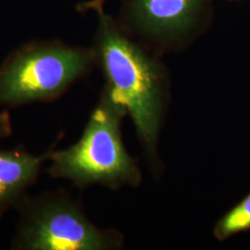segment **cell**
<instances>
[{"mask_svg":"<svg viewBox=\"0 0 250 250\" xmlns=\"http://www.w3.org/2000/svg\"><path fill=\"white\" fill-rule=\"evenodd\" d=\"M96 62L94 47L60 41L22 45L0 66V109L59 99Z\"/></svg>","mask_w":250,"mask_h":250,"instance_id":"obj_3","label":"cell"},{"mask_svg":"<svg viewBox=\"0 0 250 250\" xmlns=\"http://www.w3.org/2000/svg\"><path fill=\"white\" fill-rule=\"evenodd\" d=\"M12 133V125L9 111L0 109V138L8 137Z\"/></svg>","mask_w":250,"mask_h":250,"instance_id":"obj_8","label":"cell"},{"mask_svg":"<svg viewBox=\"0 0 250 250\" xmlns=\"http://www.w3.org/2000/svg\"><path fill=\"white\" fill-rule=\"evenodd\" d=\"M107 0H89L79 4L77 6V10L80 12H84L88 10H94L99 14L104 12V5Z\"/></svg>","mask_w":250,"mask_h":250,"instance_id":"obj_9","label":"cell"},{"mask_svg":"<svg viewBox=\"0 0 250 250\" xmlns=\"http://www.w3.org/2000/svg\"><path fill=\"white\" fill-rule=\"evenodd\" d=\"M250 230V193L216 224L214 235L224 241L236 233Z\"/></svg>","mask_w":250,"mask_h":250,"instance_id":"obj_7","label":"cell"},{"mask_svg":"<svg viewBox=\"0 0 250 250\" xmlns=\"http://www.w3.org/2000/svg\"><path fill=\"white\" fill-rule=\"evenodd\" d=\"M230 1H233V0H230Z\"/></svg>","mask_w":250,"mask_h":250,"instance_id":"obj_10","label":"cell"},{"mask_svg":"<svg viewBox=\"0 0 250 250\" xmlns=\"http://www.w3.org/2000/svg\"><path fill=\"white\" fill-rule=\"evenodd\" d=\"M125 111L103 93L78 142L63 150H52L46 169L53 178L83 188L99 184L111 189L136 186L141 175L122 140Z\"/></svg>","mask_w":250,"mask_h":250,"instance_id":"obj_2","label":"cell"},{"mask_svg":"<svg viewBox=\"0 0 250 250\" xmlns=\"http://www.w3.org/2000/svg\"><path fill=\"white\" fill-rule=\"evenodd\" d=\"M52 150L33 155L22 149H0V218L26 196Z\"/></svg>","mask_w":250,"mask_h":250,"instance_id":"obj_6","label":"cell"},{"mask_svg":"<svg viewBox=\"0 0 250 250\" xmlns=\"http://www.w3.org/2000/svg\"><path fill=\"white\" fill-rule=\"evenodd\" d=\"M99 17L94 49L106 79L103 93L131 116L144 143L151 147L161 123L163 71L120 21L105 12Z\"/></svg>","mask_w":250,"mask_h":250,"instance_id":"obj_1","label":"cell"},{"mask_svg":"<svg viewBox=\"0 0 250 250\" xmlns=\"http://www.w3.org/2000/svg\"><path fill=\"white\" fill-rule=\"evenodd\" d=\"M10 249L14 250H107L119 249L122 235L92 224L66 194L49 192L23 197Z\"/></svg>","mask_w":250,"mask_h":250,"instance_id":"obj_4","label":"cell"},{"mask_svg":"<svg viewBox=\"0 0 250 250\" xmlns=\"http://www.w3.org/2000/svg\"><path fill=\"white\" fill-rule=\"evenodd\" d=\"M211 0H127L120 23L156 42L172 44L207 24Z\"/></svg>","mask_w":250,"mask_h":250,"instance_id":"obj_5","label":"cell"}]
</instances>
